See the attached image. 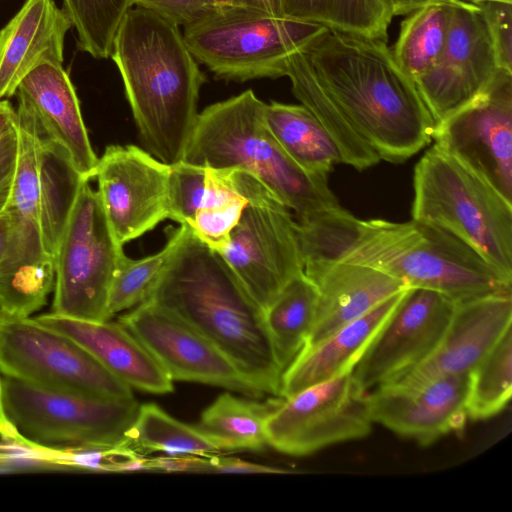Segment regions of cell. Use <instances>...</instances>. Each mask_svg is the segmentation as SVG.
<instances>
[{"label":"cell","instance_id":"1","mask_svg":"<svg viewBox=\"0 0 512 512\" xmlns=\"http://www.w3.org/2000/svg\"><path fill=\"white\" fill-rule=\"evenodd\" d=\"M302 262L345 261L378 269L406 287L434 290L456 304L512 293V277L450 232L411 219L363 220L341 206L296 221Z\"/></svg>","mask_w":512,"mask_h":512},{"label":"cell","instance_id":"2","mask_svg":"<svg viewBox=\"0 0 512 512\" xmlns=\"http://www.w3.org/2000/svg\"><path fill=\"white\" fill-rule=\"evenodd\" d=\"M292 58L380 160L404 162L431 142L435 122L387 42L326 28Z\"/></svg>","mask_w":512,"mask_h":512},{"label":"cell","instance_id":"3","mask_svg":"<svg viewBox=\"0 0 512 512\" xmlns=\"http://www.w3.org/2000/svg\"><path fill=\"white\" fill-rule=\"evenodd\" d=\"M146 301L169 309L202 333L263 395L279 396L284 372L263 310L225 259L189 226Z\"/></svg>","mask_w":512,"mask_h":512},{"label":"cell","instance_id":"4","mask_svg":"<svg viewBox=\"0 0 512 512\" xmlns=\"http://www.w3.org/2000/svg\"><path fill=\"white\" fill-rule=\"evenodd\" d=\"M110 57L116 64L146 151L172 166L183 160L205 82L179 26L143 8H130Z\"/></svg>","mask_w":512,"mask_h":512},{"label":"cell","instance_id":"5","mask_svg":"<svg viewBox=\"0 0 512 512\" xmlns=\"http://www.w3.org/2000/svg\"><path fill=\"white\" fill-rule=\"evenodd\" d=\"M265 105L249 89L205 108L198 113L182 161L255 176L297 220L339 207L327 176L305 171L280 147L267 127Z\"/></svg>","mask_w":512,"mask_h":512},{"label":"cell","instance_id":"6","mask_svg":"<svg viewBox=\"0 0 512 512\" xmlns=\"http://www.w3.org/2000/svg\"><path fill=\"white\" fill-rule=\"evenodd\" d=\"M412 219L436 225L512 277V203L436 145L414 168Z\"/></svg>","mask_w":512,"mask_h":512},{"label":"cell","instance_id":"7","mask_svg":"<svg viewBox=\"0 0 512 512\" xmlns=\"http://www.w3.org/2000/svg\"><path fill=\"white\" fill-rule=\"evenodd\" d=\"M12 440L51 454L126 445L140 404L41 388L1 374Z\"/></svg>","mask_w":512,"mask_h":512},{"label":"cell","instance_id":"8","mask_svg":"<svg viewBox=\"0 0 512 512\" xmlns=\"http://www.w3.org/2000/svg\"><path fill=\"white\" fill-rule=\"evenodd\" d=\"M326 28L240 7L212 13L182 34L196 61L217 78L245 82L285 76L289 57Z\"/></svg>","mask_w":512,"mask_h":512},{"label":"cell","instance_id":"9","mask_svg":"<svg viewBox=\"0 0 512 512\" xmlns=\"http://www.w3.org/2000/svg\"><path fill=\"white\" fill-rule=\"evenodd\" d=\"M230 171L247 204L219 254L264 311L281 288L303 271L296 221L259 179L242 170Z\"/></svg>","mask_w":512,"mask_h":512},{"label":"cell","instance_id":"10","mask_svg":"<svg viewBox=\"0 0 512 512\" xmlns=\"http://www.w3.org/2000/svg\"><path fill=\"white\" fill-rule=\"evenodd\" d=\"M125 255L105 214L98 191L82 181L55 254L51 313L102 322L111 284Z\"/></svg>","mask_w":512,"mask_h":512},{"label":"cell","instance_id":"11","mask_svg":"<svg viewBox=\"0 0 512 512\" xmlns=\"http://www.w3.org/2000/svg\"><path fill=\"white\" fill-rule=\"evenodd\" d=\"M0 374L55 391L134 398L132 388L80 344L31 317L1 324Z\"/></svg>","mask_w":512,"mask_h":512},{"label":"cell","instance_id":"12","mask_svg":"<svg viewBox=\"0 0 512 512\" xmlns=\"http://www.w3.org/2000/svg\"><path fill=\"white\" fill-rule=\"evenodd\" d=\"M367 394L352 372L283 398L265 423L268 446L305 456L366 437L372 430Z\"/></svg>","mask_w":512,"mask_h":512},{"label":"cell","instance_id":"13","mask_svg":"<svg viewBox=\"0 0 512 512\" xmlns=\"http://www.w3.org/2000/svg\"><path fill=\"white\" fill-rule=\"evenodd\" d=\"M449 1L444 47L414 82L435 126L483 94L502 69L480 8L469 1Z\"/></svg>","mask_w":512,"mask_h":512},{"label":"cell","instance_id":"14","mask_svg":"<svg viewBox=\"0 0 512 512\" xmlns=\"http://www.w3.org/2000/svg\"><path fill=\"white\" fill-rule=\"evenodd\" d=\"M432 139L512 203V73L501 69L483 94L435 126Z\"/></svg>","mask_w":512,"mask_h":512},{"label":"cell","instance_id":"15","mask_svg":"<svg viewBox=\"0 0 512 512\" xmlns=\"http://www.w3.org/2000/svg\"><path fill=\"white\" fill-rule=\"evenodd\" d=\"M456 303L440 292L410 287L352 371L367 392L394 382L438 346Z\"/></svg>","mask_w":512,"mask_h":512},{"label":"cell","instance_id":"16","mask_svg":"<svg viewBox=\"0 0 512 512\" xmlns=\"http://www.w3.org/2000/svg\"><path fill=\"white\" fill-rule=\"evenodd\" d=\"M174 381L215 385L249 397L263 394L209 339L169 309L145 301L118 320Z\"/></svg>","mask_w":512,"mask_h":512},{"label":"cell","instance_id":"17","mask_svg":"<svg viewBox=\"0 0 512 512\" xmlns=\"http://www.w3.org/2000/svg\"><path fill=\"white\" fill-rule=\"evenodd\" d=\"M170 166L135 145H110L95 177L110 227L123 246L168 219Z\"/></svg>","mask_w":512,"mask_h":512},{"label":"cell","instance_id":"18","mask_svg":"<svg viewBox=\"0 0 512 512\" xmlns=\"http://www.w3.org/2000/svg\"><path fill=\"white\" fill-rule=\"evenodd\" d=\"M468 383L469 374H463L438 378L414 388L377 387L367 394L370 418L420 445H431L464 428L468 419Z\"/></svg>","mask_w":512,"mask_h":512},{"label":"cell","instance_id":"19","mask_svg":"<svg viewBox=\"0 0 512 512\" xmlns=\"http://www.w3.org/2000/svg\"><path fill=\"white\" fill-rule=\"evenodd\" d=\"M510 327L512 293L491 294L457 303L432 354L387 385L414 388L438 378L469 374Z\"/></svg>","mask_w":512,"mask_h":512},{"label":"cell","instance_id":"20","mask_svg":"<svg viewBox=\"0 0 512 512\" xmlns=\"http://www.w3.org/2000/svg\"><path fill=\"white\" fill-rule=\"evenodd\" d=\"M18 107L35 121L40 135L61 148L84 180L95 177L98 157L83 121L79 99L63 66L41 65L18 85Z\"/></svg>","mask_w":512,"mask_h":512},{"label":"cell","instance_id":"21","mask_svg":"<svg viewBox=\"0 0 512 512\" xmlns=\"http://www.w3.org/2000/svg\"><path fill=\"white\" fill-rule=\"evenodd\" d=\"M318 293L314 323L303 350L407 289L398 279L370 266L336 260L303 262Z\"/></svg>","mask_w":512,"mask_h":512},{"label":"cell","instance_id":"22","mask_svg":"<svg viewBox=\"0 0 512 512\" xmlns=\"http://www.w3.org/2000/svg\"><path fill=\"white\" fill-rule=\"evenodd\" d=\"M72 27L54 0H26L0 30V99L15 95L35 68L63 66L65 36Z\"/></svg>","mask_w":512,"mask_h":512},{"label":"cell","instance_id":"23","mask_svg":"<svg viewBox=\"0 0 512 512\" xmlns=\"http://www.w3.org/2000/svg\"><path fill=\"white\" fill-rule=\"evenodd\" d=\"M34 318L76 341L131 388L153 394L173 391L167 372L121 323L83 321L53 313Z\"/></svg>","mask_w":512,"mask_h":512},{"label":"cell","instance_id":"24","mask_svg":"<svg viewBox=\"0 0 512 512\" xmlns=\"http://www.w3.org/2000/svg\"><path fill=\"white\" fill-rule=\"evenodd\" d=\"M405 290L339 328L315 346L301 351L283 373L279 396L288 398L308 387L352 372Z\"/></svg>","mask_w":512,"mask_h":512},{"label":"cell","instance_id":"25","mask_svg":"<svg viewBox=\"0 0 512 512\" xmlns=\"http://www.w3.org/2000/svg\"><path fill=\"white\" fill-rule=\"evenodd\" d=\"M54 285L55 259L45 251L39 228L14 220L0 266V309L6 320L29 318L46 304Z\"/></svg>","mask_w":512,"mask_h":512},{"label":"cell","instance_id":"26","mask_svg":"<svg viewBox=\"0 0 512 512\" xmlns=\"http://www.w3.org/2000/svg\"><path fill=\"white\" fill-rule=\"evenodd\" d=\"M265 121L284 152L305 171L328 176L341 155L333 138L303 105L271 101Z\"/></svg>","mask_w":512,"mask_h":512},{"label":"cell","instance_id":"27","mask_svg":"<svg viewBox=\"0 0 512 512\" xmlns=\"http://www.w3.org/2000/svg\"><path fill=\"white\" fill-rule=\"evenodd\" d=\"M281 401L219 395L201 414L196 428L220 451H263L267 444L265 423Z\"/></svg>","mask_w":512,"mask_h":512},{"label":"cell","instance_id":"28","mask_svg":"<svg viewBox=\"0 0 512 512\" xmlns=\"http://www.w3.org/2000/svg\"><path fill=\"white\" fill-rule=\"evenodd\" d=\"M318 293L304 271L292 277L263 311L265 325L283 372L304 348L312 329Z\"/></svg>","mask_w":512,"mask_h":512},{"label":"cell","instance_id":"29","mask_svg":"<svg viewBox=\"0 0 512 512\" xmlns=\"http://www.w3.org/2000/svg\"><path fill=\"white\" fill-rule=\"evenodd\" d=\"M82 181L64 151L41 136L39 228L54 258Z\"/></svg>","mask_w":512,"mask_h":512},{"label":"cell","instance_id":"30","mask_svg":"<svg viewBox=\"0 0 512 512\" xmlns=\"http://www.w3.org/2000/svg\"><path fill=\"white\" fill-rule=\"evenodd\" d=\"M283 16L387 42L393 18L386 0H280Z\"/></svg>","mask_w":512,"mask_h":512},{"label":"cell","instance_id":"31","mask_svg":"<svg viewBox=\"0 0 512 512\" xmlns=\"http://www.w3.org/2000/svg\"><path fill=\"white\" fill-rule=\"evenodd\" d=\"M450 17V1L441 0L416 9L401 22L392 54L399 68L414 82L438 59Z\"/></svg>","mask_w":512,"mask_h":512},{"label":"cell","instance_id":"32","mask_svg":"<svg viewBox=\"0 0 512 512\" xmlns=\"http://www.w3.org/2000/svg\"><path fill=\"white\" fill-rule=\"evenodd\" d=\"M285 76L291 81L294 96L333 138L341 155V163L361 171L380 161L378 155L355 132L334 103L292 55L287 61Z\"/></svg>","mask_w":512,"mask_h":512},{"label":"cell","instance_id":"33","mask_svg":"<svg viewBox=\"0 0 512 512\" xmlns=\"http://www.w3.org/2000/svg\"><path fill=\"white\" fill-rule=\"evenodd\" d=\"M126 445L143 455L161 451L167 455L208 456L221 452L195 425L180 422L154 403L139 406L126 433Z\"/></svg>","mask_w":512,"mask_h":512},{"label":"cell","instance_id":"34","mask_svg":"<svg viewBox=\"0 0 512 512\" xmlns=\"http://www.w3.org/2000/svg\"><path fill=\"white\" fill-rule=\"evenodd\" d=\"M512 394V327L500 337L469 373L468 419L486 420L499 414Z\"/></svg>","mask_w":512,"mask_h":512},{"label":"cell","instance_id":"35","mask_svg":"<svg viewBox=\"0 0 512 512\" xmlns=\"http://www.w3.org/2000/svg\"><path fill=\"white\" fill-rule=\"evenodd\" d=\"M188 230L180 225L169 237L166 245L157 253L131 259L124 255L114 275L107 307L110 320L114 315L132 309L145 302Z\"/></svg>","mask_w":512,"mask_h":512},{"label":"cell","instance_id":"36","mask_svg":"<svg viewBox=\"0 0 512 512\" xmlns=\"http://www.w3.org/2000/svg\"><path fill=\"white\" fill-rule=\"evenodd\" d=\"M17 115V164L11 196L5 210L18 222L39 227L41 136L35 121L25 110L18 107Z\"/></svg>","mask_w":512,"mask_h":512},{"label":"cell","instance_id":"37","mask_svg":"<svg viewBox=\"0 0 512 512\" xmlns=\"http://www.w3.org/2000/svg\"><path fill=\"white\" fill-rule=\"evenodd\" d=\"M77 32V47L95 59L110 57L116 31L131 0H62Z\"/></svg>","mask_w":512,"mask_h":512},{"label":"cell","instance_id":"38","mask_svg":"<svg viewBox=\"0 0 512 512\" xmlns=\"http://www.w3.org/2000/svg\"><path fill=\"white\" fill-rule=\"evenodd\" d=\"M209 191L207 169L183 161L170 166L168 219L191 226Z\"/></svg>","mask_w":512,"mask_h":512},{"label":"cell","instance_id":"39","mask_svg":"<svg viewBox=\"0 0 512 512\" xmlns=\"http://www.w3.org/2000/svg\"><path fill=\"white\" fill-rule=\"evenodd\" d=\"M246 204V197L237 191L224 200L201 208L190 228L201 241L220 253L228 244Z\"/></svg>","mask_w":512,"mask_h":512},{"label":"cell","instance_id":"40","mask_svg":"<svg viewBox=\"0 0 512 512\" xmlns=\"http://www.w3.org/2000/svg\"><path fill=\"white\" fill-rule=\"evenodd\" d=\"M474 4L488 25L500 67L512 73V2L485 0Z\"/></svg>","mask_w":512,"mask_h":512},{"label":"cell","instance_id":"41","mask_svg":"<svg viewBox=\"0 0 512 512\" xmlns=\"http://www.w3.org/2000/svg\"><path fill=\"white\" fill-rule=\"evenodd\" d=\"M131 4L183 27L215 13L205 0H131Z\"/></svg>","mask_w":512,"mask_h":512},{"label":"cell","instance_id":"42","mask_svg":"<svg viewBox=\"0 0 512 512\" xmlns=\"http://www.w3.org/2000/svg\"><path fill=\"white\" fill-rule=\"evenodd\" d=\"M19 133L18 125L0 136V214L6 209L14 182Z\"/></svg>","mask_w":512,"mask_h":512},{"label":"cell","instance_id":"43","mask_svg":"<svg viewBox=\"0 0 512 512\" xmlns=\"http://www.w3.org/2000/svg\"><path fill=\"white\" fill-rule=\"evenodd\" d=\"M209 456L182 454L148 458L149 471L210 472Z\"/></svg>","mask_w":512,"mask_h":512},{"label":"cell","instance_id":"44","mask_svg":"<svg viewBox=\"0 0 512 512\" xmlns=\"http://www.w3.org/2000/svg\"><path fill=\"white\" fill-rule=\"evenodd\" d=\"M210 472L219 473H283V470L248 462L239 458L222 457L217 454L209 456Z\"/></svg>","mask_w":512,"mask_h":512},{"label":"cell","instance_id":"45","mask_svg":"<svg viewBox=\"0 0 512 512\" xmlns=\"http://www.w3.org/2000/svg\"><path fill=\"white\" fill-rule=\"evenodd\" d=\"M14 219L11 213L4 210L0 214V266L4 261L11 242Z\"/></svg>","mask_w":512,"mask_h":512},{"label":"cell","instance_id":"46","mask_svg":"<svg viewBox=\"0 0 512 512\" xmlns=\"http://www.w3.org/2000/svg\"><path fill=\"white\" fill-rule=\"evenodd\" d=\"M18 125L17 111L6 99H0V136Z\"/></svg>","mask_w":512,"mask_h":512},{"label":"cell","instance_id":"47","mask_svg":"<svg viewBox=\"0 0 512 512\" xmlns=\"http://www.w3.org/2000/svg\"><path fill=\"white\" fill-rule=\"evenodd\" d=\"M436 1L441 0H386L393 17L408 15L420 7Z\"/></svg>","mask_w":512,"mask_h":512},{"label":"cell","instance_id":"48","mask_svg":"<svg viewBox=\"0 0 512 512\" xmlns=\"http://www.w3.org/2000/svg\"><path fill=\"white\" fill-rule=\"evenodd\" d=\"M248 7L276 17H284L280 0H245Z\"/></svg>","mask_w":512,"mask_h":512},{"label":"cell","instance_id":"49","mask_svg":"<svg viewBox=\"0 0 512 512\" xmlns=\"http://www.w3.org/2000/svg\"><path fill=\"white\" fill-rule=\"evenodd\" d=\"M215 11H224L240 7H248L245 0H205Z\"/></svg>","mask_w":512,"mask_h":512},{"label":"cell","instance_id":"50","mask_svg":"<svg viewBox=\"0 0 512 512\" xmlns=\"http://www.w3.org/2000/svg\"><path fill=\"white\" fill-rule=\"evenodd\" d=\"M0 437L2 440H12V432L7 421L3 400H2V389H1V376H0Z\"/></svg>","mask_w":512,"mask_h":512},{"label":"cell","instance_id":"51","mask_svg":"<svg viewBox=\"0 0 512 512\" xmlns=\"http://www.w3.org/2000/svg\"><path fill=\"white\" fill-rule=\"evenodd\" d=\"M6 320L5 316L3 315L1 309H0V326L1 324Z\"/></svg>","mask_w":512,"mask_h":512},{"label":"cell","instance_id":"52","mask_svg":"<svg viewBox=\"0 0 512 512\" xmlns=\"http://www.w3.org/2000/svg\"><path fill=\"white\" fill-rule=\"evenodd\" d=\"M479 1H485V0H469V2H472V3H476ZM502 1H511L512 2V0H502Z\"/></svg>","mask_w":512,"mask_h":512},{"label":"cell","instance_id":"53","mask_svg":"<svg viewBox=\"0 0 512 512\" xmlns=\"http://www.w3.org/2000/svg\"><path fill=\"white\" fill-rule=\"evenodd\" d=\"M3 1V0H0V2Z\"/></svg>","mask_w":512,"mask_h":512},{"label":"cell","instance_id":"54","mask_svg":"<svg viewBox=\"0 0 512 512\" xmlns=\"http://www.w3.org/2000/svg\"><path fill=\"white\" fill-rule=\"evenodd\" d=\"M0 457H1V455H0Z\"/></svg>","mask_w":512,"mask_h":512}]
</instances>
